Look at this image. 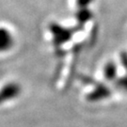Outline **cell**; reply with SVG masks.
<instances>
[{
	"label": "cell",
	"mask_w": 127,
	"mask_h": 127,
	"mask_svg": "<svg viewBox=\"0 0 127 127\" xmlns=\"http://www.w3.org/2000/svg\"><path fill=\"white\" fill-rule=\"evenodd\" d=\"M118 86L127 91V76L123 77V78H122L121 80H119Z\"/></svg>",
	"instance_id": "cell-8"
},
{
	"label": "cell",
	"mask_w": 127,
	"mask_h": 127,
	"mask_svg": "<svg viewBox=\"0 0 127 127\" xmlns=\"http://www.w3.org/2000/svg\"><path fill=\"white\" fill-rule=\"evenodd\" d=\"M20 93V87L15 83H10L0 91V104L12 99Z\"/></svg>",
	"instance_id": "cell-2"
},
{
	"label": "cell",
	"mask_w": 127,
	"mask_h": 127,
	"mask_svg": "<svg viewBox=\"0 0 127 127\" xmlns=\"http://www.w3.org/2000/svg\"><path fill=\"white\" fill-rule=\"evenodd\" d=\"M121 58H122V63H123V67L125 68V70H126L127 72V53L123 52V54H122V56H121Z\"/></svg>",
	"instance_id": "cell-9"
},
{
	"label": "cell",
	"mask_w": 127,
	"mask_h": 127,
	"mask_svg": "<svg viewBox=\"0 0 127 127\" xmlns=\"http://www.w3.org/2000/svg\"><path fill=\"white\" fill-rule=\"evenodd\" d=\"M116 73H117V69H116V65L113 62H109L105 65L104 68V76L107 80H113L116 77Z\"/></svg>",
	"instance_id": "cell-5"
},
{
	"label": "cell",
	"mask_w": 127,
	"mask_h": 127,
	"mask_svg": "<svg viewBox=\"0 0 127 127\" xmlns=\"http://www.w3.org/2000/svg\"><path fill=\"white\" fill-rule=\"evenodd\" d=\"M77 18L79 20V22H85L87 20H89V19L91 18V13H90V11H88L87 9H80V11L77 13Z\"/></svg>",
	"instance_id": "cell-6"
},
{
	"label": "cell",
	"mask_w": 127,
	"mask_h": 127,
	"mask_svg": "<svg viewBox=\"0 0 127 127\" xmlns=\"http://www.w3.org/2000/svg\"><path fill=\"white\" fill-rule=\"evenodd\" d=\"M109 95V91L107 88L104 86H100L94 92H92L90 95V99L91 100H98V99H102L103 97H106Z\"/></svg>",
	"instance_id": "cell-4"
},
{
	"label": "cell",
	"mask_w": 127,
	"mask_h": 127,
	"mask_svg": "<svg viewBox=\"0 0 127 127\" xmlns=\"http://www.w3.org/2000/svg\"><path fill=\"white\" fill-rule=\"evenodd\" d=\"M92 2V0H77V5L80 9H86Z\"/></svg>",
	"instance_id": "cell-7"
},
{
	"label": "cell",
	"mask_w": 127,
	"mask_h": 127,
	"mask_svg": "<svg viewBox=\"0 0 127 127\" xmlns=\"http://www.w3.org/2000/svg\"><path fill=\"white\" fill-rule=\"evenodd\" d=\"M51 31L54 34L55 40L54 42L56 44H61L65 41H68L71 38L72 33L69 31L68 29H65L63 27H59L58 25H51Z\"/></svg>",
	"instance_id": "cell-1"
},
{
	"label": "cell",
	"mask_w": 127,
	"mask_h": 127,
	"mask_svg": "<svg viewBox=\"0 0 127 127\" xmlns=\"http://www.w3.org/2000/svg\"><path fill=\"white\" fill-rule=\"evenodd\" d=\"M13 45V39L8 29L0 28V51L9 50Z\"/></svg>",
	"instance_id": "cell-3"
}]
</instances>
